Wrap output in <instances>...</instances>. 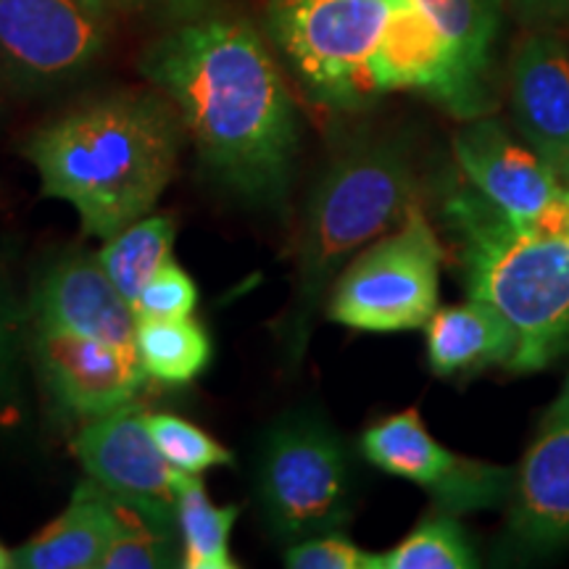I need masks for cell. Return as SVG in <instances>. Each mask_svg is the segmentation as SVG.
Returning a JSON list of instances; mask_svg holds the SVG:
<instances>
[{"label":"cell","instance_id":"cell-1","mask_svg":"<svg viewBox=\"0 0 569 569\" xmlns=\"http://www.w3.org/2000/svg\"><path fill=\"white\" fill-rule=\"evenodd\" d=\"M142 69L174 103L198 159L224 188L280 201L298 151L296 109L251 24L196 21L156 42Z\"/></svg>","mask_w":569,"mask_h":569},{"label":"cell","instance_id":"cell-2","mask_svg":"<svg viewBox=\"0 0 569 569\" xmlns=\"http://www.w3.org/2000/svg\"><path fill=\"white\" fill-rule=\"evenodd\" d=\"M182 119L153 92H117L46 124L24 153L42 196L67 201L82 227L109 240L153 209L177 167Z\"/></svg>","mask_w":569,"mask_h":569},{"label":"cell","instance_id":"cell-3","mask_svg":"<svg viewBox=\"0 0 569 569\" xmlns=\"http://www.w3.org/2000/svg\"><path fill=\"white\" fill-rule=\"evenodd\" d=\"M446 222L459 243L469 298L517 332L515 372H538L569 351V238L517 224L472 184L453 190Z\"/></svg>","mask_w":569,"mask_h":569},{"label":"cell","instance_id":"cell-4","mask_svg":"<svg viewBox=\"0 0 569 569\" xmlns=\"http://www.w3.org/2000/svg\"><path fill=\"white\" fill-rule=\"evenodd\" d=\"M415 203L409 153L393 140L356 142L319 177L298 234L293 309L282 322L290 367L301 361L330 282L356 251L401 224Z\"/></svg>","mask_w":569,"mask_h":569},{"label":"cell","instance_id":"cell-5","mask_svg":"<svg viewBox=\"0 0 569 569\" xmlns=\"http://www.w3.org/2000/svg\"><path fill=\"white\" fill-rule=\"evenodd\" d=\"M256 498L280 540L340 528L351 515V469L340 438L317 417H284L261 446Z\"/></svg>","mask_w":569,"mask_h":569},{"label":"cell","instance_id":"cell-6","mask_svg":"<svg viewBox=\"0 0 569 569\" xmlns=\"http://www.w3.org/2000/svg\"><path fill=\"white\" fill-rule=\"evenodd\" d=\"M440 261L443 246L415 203L338 274L327 317L361 332L419 330L438 311Z\"/></svg>","mask_w":569,"mask_h":569},{"label":"cell","instance_id":"cell-7","mask_svg":"<svg viewBox=\"0 0 569 569\" xmlns=\"http://www.w3.org/2000/svg\"><path fill=\"white\" fill-rule=\"evenodd\" d=\"M401 0H272L269 32L298 80L327 106L372 96V63Z\"/></svg>","mask_w":569,"mask_h":569},{"label":"cell","instance_id":"cell-8","mask_svg":"<svg viewBox=\"0 0 569 569\" xmlns=\"http://www.w3.org/2000/svg\"><path fill=\"white\" fill-rule=\"evenodd\" d=\"M361 453L382 472L425 488L446 515L496 509L511 501L517 472L448 451L427 427L417 409L386 417L367 427Z\"/></svg>","mask_w":569,"mask_h":569},{"label":"cell","instance_id":"cell-9","mask_svg":"<svg viewBox=\"0 0 569 569\" xmlns=\"http://www.w3.org/2000/svg\"><path fill=\"white\" fill-rule=\"evenodd\" d=\"M71 451L88 478L122 507L172 530L180 472L163 459L148 427V415L140 407L130 401L96 417L77 432Z\"/></svg>","mask_w":569,"mask_h":569},{"label":"cell","instance_id":"cell-10","mask_svg":"<svg viewBox=\"0 0 569 569\" xmlns=\"http://www.w3.org/2000/svg\"><path fill=\"white\" fill-rule=\"evenodd\" d=\"M467 182L517 224L569 238V188L496 119H478L453 138Z\"/></svg>","mask_w":569,"mask_h":569},{"label":"cell","instance_id":"cell-11","mask_svg":"<svg viewBox=\"0 0 569 569\" xmlns=\"http://www.w3.org/2000/svg\"><path fill=\"white\" fill-rule=\"evenodd\" d=\"M106 13L80 0H0V61L27 82H59L101 53Z\"/></svg>","mask_w":569,"mask_h":569},{"label":"cell","instance_id":"cell-12","mask_svg":"<svg viewBox=\"0 0 569 569\" xmlns=\"http://www.w3.org/2000/svg\"><path fill=\"white\" fill-rule=\"evenodd\" d=\"M30 356L48 393L71 415L90 419L130 403L148 375L134 346L56 327H32Z\"/></svg>","mask_w":569,"mask_h":569},{"label":"cell","instance_id":"cell-13","mask_svg":"<svg viewBox=\"0 0 569 569\" xmlns=\"http://www.w3.org/2000/svg\"><path fill=\"white\" fill-rule=\"evenodd\" d=\"M509 536L525 553H551L569 543V377L517 472Z\"/></svg>","mask_w":569,"mask_h":569},{"label":"cell","instance_id":"cell-14","mask_svg":"<svg viewBox=\"0 0 569 569\" xmlns=\"http://www.w3.org/2000/svg\"><path fill=\"white\" fill-rule=\"evenodd\" d=\"M32 327H56L119 346H134L138 315L106 274L98 256L74 253L56 261L34 282Z\"/></svg>","mask_w":569,"mask_h":569},{"label":"cell","instance_id":"cell-15","mask_svg":"<svg viewBox=\"0 0 569 569\" xmlns=\"http://www.w3.org/2000/svg\"><path fill=\"white\" fill-rule=\"evenodd\" d=\"M511 106L519 132L569 188V53L559 40L530 38L511 67Z\"/></svg>","mask_w":569,"mask_h":569},{"label":"cell","instance_id":"cell-16","mask_svg":"<svg viewBox=\"0 0 569 569\" xmlns=\"http://www.w3.org/2000/svg\"><path fill=\"white\" fill-rule=\"evenodd\" d=\"M372 96L388 90H425L453 111L451 56L440 32L415 0H401L369 63Z\"/></svg>","mask_w":569,"mask_h":569},{"label":"cell","instance_id":"cell-17","mask_svg":"<svg viewBox=\"0 0 569 569\" xmlns=\"http://www.w3.org/2000/svg\"><path fill=\"white\" fill-rule=\"evenodd\" d=\"M122 507L96 480L77 486L69 507L13 551L19 569H98L117 536Z\"/></svg>","mask_w":569,"mask_h":569},{"label":"cell","instance_id":"cell-18","mask_svg":"<svg viewBox=\"0 0 569 569\" xmlns=\"http://www.w3.org/2000/svg\"><path fill=\"white\" fill-rule=\"evenodd\" d=\"M427 327V359L436 375H459L467 369L511 365L517 332L501 311L478 298L438 309Z\"/></svg>","mask_w":569,"mask_h":569},{"label":"cell","instance_id":"cell-19","mask_svg":"<svg viewBox=\"0 0 569 569\" xmlns=\"http://www.w3.org/2000/svg\"><path fill=\"white\" fill-rule=\"evenodd\" d=\"M443 38L453 67V111L475 117L486 109V77L490 46L498 30L501 0H415Z\"/></svg>","mask_w":569,"mask_h":569},{"label":"cell","instance_id":"cell-20","mask_svg":"<svg viewBox=\"0 0 569 569\" xmlns=\"http://www.w3.org/2000/svg\"><path fill=\"white\" fill-rule=\"evenodd\" d=\"M240 509L213 507L198 475L180 472L177 478V525L182 532V567L188 569H234L230 536Z\"/></svg>","mask_w":569,"mask_h":569},{"label":"cell","instance_id":"cell-21","mask_svg":"<svg viewBox=\"0 0 569 569\" xmlns=\"http://www.w3.org/2000/svg\"><path fill=\"white\" fill-rule=\"evenodd\" d=\"M177 227L172 217L156 213L127 224L98 253V261L127 301L134 303L151 277L172 259Z\"/></svg>","mask_w":569,"mask_h":569},{"label":"cell","instance_id":"cell-22","mask_svg":"<svg viewBox=\"0 0 569 569\" xmlns=\"http://www.w3.org/2000/svg\"><path fill=\"white\" fill-rule=\"evenodd\" d=\"M134 351L156 380L182 386L198 377L211 359V340L196 319H138Z\"/></svg>","mask_w":569,"mask_h":569},{"label":"cell","instance_id":"cell-23","mask_svg":"<svg viewBox=\"0 0 569 569\" xmlns=\"http://www.w3.org/2000/svg\"><path fill=\"white\" fill-rule=\"evenodd\" d=\"M30 309L21 301L9 267L0 259V425L21 422L24 411V361L30 353Z\"/></svg>","mask_w":569,"mask_h":569},{"label":"cell","instance_id":"cell-24","mask_svg":"<svg viewBox=\"0 0 569 569\" xmlns=\"http://www.w3.org/2000/svg\"><path fill=\"white\" fill-rule=\"evenodd\" d=\"M480 561L453 515L425 519L393 551L375 553V569H472Z\"/></svg>","mask_w":569,"mask_h":569},{"label":"cell","instance_id":"cell-25","mask_svg":"<svg viewBox=\"0 0 569 569\" xmlns=\"http://www.w3.org/2000/svg\"><path fill=\"white\" fill-rule=\"evenodd\" d=\"M148 427H151V436L163 459L177 472L201 478L206 469L232 465V453L188 419L156 411V415H148Z\"/></svg>","mask_w":569,"mask_h":569},{"label":"cell","instance_id":"cell-26","mask_svg":"<svg viewBox=\"0 0 569 569\" xmlns=\"http://www.w3.org/2000/svg\"><path fill=\"white\" fill-rule=\"evenodd\" d=\"M172 530L122 507L117 536L98 569H159L172 567Z\"/></svg>","mask_w":569,"mask_h":569},{"label":"cell","instance_id":"cell-27","mask_svg":"<svg viewBox=\"0 0 569 569\" xmlns=\"http://www.w3.org/2000/svg\"><path fill=\"white\" fill-rule=\"evenodd\" d=\"M198 303L196 282L172 259L151 277L132 303L138 319H184L193 315Z\"/></svg>","mask_w":569,"mask_h":569},{"label":"cell","instance_id":"cell-28","mask_svg":"<svg viewBox=\"0 0 569 569\" xmlns=\"http://www.w3.org/2000/svg\"><path fill=\"white\" fill-rule=\"evenodd\" d=\"M284 567L290 569H375V553L361 551L343 536L301 538L284 551Z\"/></svg>","mask_w":569,"mask_h":569},{"label":"cell","instance_id":"cell-29","mask_svg":"<svg viewBox=\"0 0 569 569\" xmlns=\"http://www.w3.org/2000/svg\"><path fill=\"white\" fill-rule=\"evenodd\" d=\"M519 3L538 6V9H569V0H519Z\"/></svg>","mask_w":569,"mask_h":569},{"label":"cell","instance_id":"cell-30","mask_svg":"<svg viewBox=\"0 0 569 569\" xmlns=\"http://www.w3.org/2000/svg\"><path fill=\"white\" fill-rule=\"evenodd\" d=\"M11 567H13V551L0 546V569H11Z\"/></svg>","mask_w":569,"mask_h":569},{"label":"cell","instance_id":"cell-31","mask_svg":"<svg viewBox=\"0 0 569 569\" xmlns=\"http://www.w3.org/2000/svg\"><path fill=\"white\" fill-rule=\"evenodd\" d=\"M80 3H84L88 9L98 11V13H106V6H109V0H80Z\"/></svg>","mask_w":569,"mask_h":569},{"label":"cell","instance_id":"cell-32","mask_svg":"<svg viewBox=\"0 0 569 569\" xmlns=\"http://www.w3.org/2000/svg\"><path fill=\"white\" fill-rule=\"evenodd\" d=\"M132 3H140V0H132Z\"/></svg>","mask_w":569,"mask_h":569}]
</instances>
